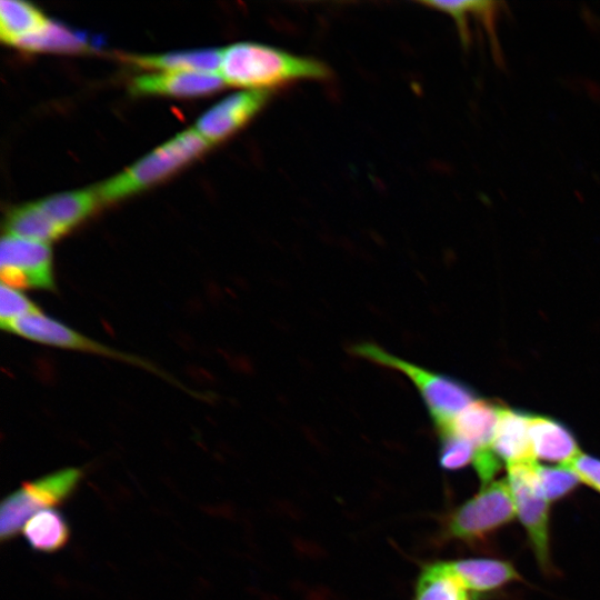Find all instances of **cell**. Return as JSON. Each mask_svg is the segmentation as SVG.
<instances>
[{
  "instance_id": "13",
  "label": "cell",
  "mask_w": 600,
  "mask_h": 600,
  "mask_svg": "<svg viewBox=\"0 0 600 600\" xmlns=\"http://www.w3.org/2000/svg\"><path fill=\"white\" fill-rule=\"evenodd\" d=\"M451 566L466 589L474 592H489L521 579L516 568L503 560L466 559L451 562Z\"/></svg>"
},
{
  "instance_id": "4",
  "label": "cell",
  "mask_w": 600,
  "mask_h": 600,
  "mask_svg": "<svg viewBox=\"0 0 600 600\" xmlns=\"http://www.w3.org/2000/svg\"><path fill=\"white\" fill-rule=\"evenodd\" d=\"M514 516L508 479L493 480L450 514L446 532L451 538L476 542L512 521Z\"/></svg>"
},
{
  "instance_id": "22",
  "label": "cell",
  "mask_w": 600,
  "mask_h": 600,
  "mask_svg": "<svg viewBox=\"0 0 600 600\" xmlns=\"http://www.w3.org/2000/svg\"><path fill=\"white\" fill-rule=\"evenodd\" d=\"M13 44L29 50H79L86 46L79 34L66 27L48 21L39 31L19 39Z\"/></svg>"
},
{
  "instance_id": "11",
  "label": "cell",
  "mask_w": 600,
  "mask_h": 600,
  "mask_svg": "<svg viewBox=\"0 0 600 600\" xmlns=\"http://www.w3.org/2000/svg\"><path fill=\"white\" fill-rule=\"evenodd\" d=\"M499 407L476 399L444 424L434 428L438 434L450 433L469 441L474 452L491 449Z\"/></svg>"
},
{
  "instance_id": "3",
  "label": "cell",
  "mask_w": 600,
  "mask_h": 600,
  "mask_svg": "<svg viewBox=\"0 0 600 600\" xmlns=\"http://www.w3.org/2000/svg\"><path fill=\"white\" fill-rule=\"evenodd\" d=\"M194 128L176 134L131 167L104 181L96 191L99 201L110 202L152 184L209 147Z\"/></svg>"
},
{
  "instance_id": "18",
  "label": "cell",
  "mask_w": 600,
  "mask_h": 600,
  "mask_svg": "<svg viewBox=\"0 0 600 600\" xmlns=\"http://www.w3.org/2000/svg\"><path fill=\"white\" fill-rule=\"evenodd\" d=\"M99 201L96 190H77L37 201L42 210L64 231L84 219Z\"/></svg>"
},
{
  "instance_id": "5",
  "label": "cell",
  "mask_w": 600,
  "mask_h": 600,
  "mask_svg": "<svg viewBox=\"0 0 600 600\" xmlns=\"http://www.w3.org/2000/svg\"><path fill=\"white\" fill-rule=\"evenodd\" d=\"M538 466L537 461L508 466V482L517 516L528 533L534 556L542 570L550 572V501L542 491Z\"/></svg>"
},
{
  "instance_id": "6",
  "label": "cell",
  "mask_w": 600,
  "mask_h": 600,
  "mask_svg": "<svg viewBox=\"0 0 600 600\" xmlns=\"http://www.w3.org/2000/svg\"><path fill=\"white\" fill-rule=\"evenodd\" d=\"M1 283L17 289L54 288L48 243L6 234L0 244Z\"/></svg>"
},
{
  "instance_id": "7",
  "label": "cell",
  "mask_w": 600,
  "mask_h": 600,
  "mask_svg": "<svg viewBox=\"0 0 600 600\" xmlns=\"http://www.w3.org/2000/svg\"><path fill=\"white\" fill-rule=\"evenodd\" d=\"M7 331L28 340L64 349L99 353L106 357L149 367L142 360L100 344L42 312L13 322Z\"/></svg>"
},
{
  "instance_id": "20",
  "label": "cell",
  "mask_w": 600,
  "mask_h": 600,
  "mask_svg": "<svg viewBox=\"0 0 600 600\" xmlns=\"http://www.w3.org/2000/svg\"><path fill=\"white\" fill-rule=\"evenodd\" d=\"M81 470L66 468L22 484V488L41 508L58 506L69 499L77 489Z\"/></svg>"
},
{
  "instance_id": "21",
  "label": "cell",
  "mask_w": 600,
  "mask_h": 600,
  "mask_svg": "<svg viewBox=\"0 0 600 600\" xmlns=\"http://www.w3.org/2000/svg\"><path fill=\"white\" fill-rule=\"evenodd\" d=\"M41 509L40 504L22 487L6 497L0 506L1 540L12 539Z\"/></svg>"
},
{
  "instance_id": "19",
  "label": "cell",
  "mask_w": 600,
  "mask_h": 600,
  "mask_svg": "<svg viewBox=\"0 0 600 600\" xmlns=\"http://www.w3.org/2000/svg\"><path fill=\"white\" fill-rule=\"evenodd\" d=\"M48 21L43 13L29 2L0 1V36L6 42L13 44L19 39L42 29Z\"/></svg>"
},
{
  "instance_id": "27",
  "label": "cell",
  "mask_w": 600,
  "mask_h": 600,
  "mask_svg": "<svg viewBox=\"0 0 600 600\" xmlns=\"http://www.w3.org/2000/svg\"><path fill=\"white\" fill-rule=\"evenodd\" d=\"M564 467L573 470L581 482L600 492V459L582 452Z\"/></svg>"
},
{
  "instance_id": "8",
  "label": "cell",
  "mask_w": 600,
  "mask_h": 600,
  "mask_svg": "<svg viewBox=\"0 0 600 600\" xmlns=\"http://www.w3.org/2000/svg\"><path fill=\"white\" fill-rule=\"evenodd\" d=\"M270 92L243 90L222 99L208 109L196 122L194 130L209 143L236 132L267 103Z\"/></svg>"
},
{
  "instance_id": "24",
  "label": "cell",
  "mask_w": 600,
  "mask_h": 600,
  "mask_svg": "<svg viewBox=\"0 0 600 600\" xmlns=\"http://www.w3.org/2000/svg\"><path fill=\"white\" fill-rule=\"evenodd\" d=\"M41 310L20 289L1 283L0 288V323L7 329L17 320Z\"/></svg>"
},
{
  "instance_id": "10",
  "label": "cell",
  "mask_w": 600,
  "mask_h": 600,
  "mask_svg": "<svg viewBox=\"0 0 600 600\" xmlns=\"http://www.w3.org/2000/svg\"><path fill=\"white\" fill-rule=\"evenodd\" d=\"M529 416L499 407L491 449L507 467L536 461L529 433Z\"/></svg>"
},
{
  "instance_id": "14",
  "label": "cell",
  "mask_w": 600,
  "mask_h": 600,
  "mask_svg": "<svg viewBox=\"0 0 600 600\" xmlns=\"http://www.w3.org/2000/svg\"><path fill=\"white\" fill-rule=\"evenodd\" d=\"M222 49H199L153 56H134L136 64L160 71H193L219 73Z\"/></svg>"
},
{
  "instance_id": "23",
  "label": "cell",
  "mask_w": 600,
  "mask_h": 600,
  "mask_svg": "<svg viewBox=\"0 0 600 600\" xmlns=\"http://www.w3.org/2000/svg\"><path fill=\"white\" fill-rule=\"evenodd\" d=\"M540 484L549 501L561 499L573 491L579 482L578 474L568 467L538 466Z\"/></svg>"
},
{
  "instance_id": "16",
  "label": "cell",
  "mask_w": 600,
  "mask_h": 600,
  "mask_svg": "<svg viewBox=\"0 0 600 600\" xmlns=\"http://www.w3.org/2000/svg\"><path fill=\"white\" fill-rule=\"evenodd\" d=\"M414 600H468V593L451 562H433L421 571Z\"/></svg>"
},
{
  "instance_id": "1",
  "label": "cell",
  "mask_w": 600,
  "mask_h": 600,
  "mask_svg": "<svg viewBox=\"0 0 600 600\" xmlns=\"http://www.w3.org/2000/svg\"><path fill=\"white\" fill-rule=\"evenodd\" d=\"M219 73L228 84L269 91L297 80L327 79L330 71L311 58L266 44L239 42L222 49Z\"/></svg>"
},
{
  "instance_id": "15",
  "label": "cell",
  "mask_w": 600,
  "mask_h": 600,
  "mask_svg": "<svg viewBox=\"0 0 600 600\" xmlns=\"http://www.w3.org/2000/svg\"><path fill=\"white\" fill-rule=\"evenodd\" d=\"M28 544L38 552L52 553L62 549L70 538V528L56 509L46 508L34 513L22 529Z\"/></svg>"
},
{
  "instance_id": "17",
  "label": "cell",
  "mask_w": 600,
  "mask_h": 600,
  "mask_svg": "<svg viewBox=\"0 0 600 600\" xmlns=\"http://www.w3.org/2000/svg\"><path fill=\"white\" fill-rule=\"evenodd\" d=\"M7 234L47 243L66 231L59 227L38 202L11 210L4 223Z\"/></svg>"
},
{
  "instance_id": "12",
  "label": "cell",
  "mask_w": 600,
  "mask_h": 600,
  "mask_svg": "<svg viewBox=\"0 0 600 600\" xmlns=\"http://www.w3.org/2000/svg\"><path fill=\"white\" fill-rule=\"evenodd\" d=\"M529 433L534 458L566 466L581 453L569 429L551 418L529 416Z\"/></svg>"
},
{
  "instance_id": "26",
  "label": "cell",
  "mask_w": 600,
  "mask_h": 600,
  "mask_svg": "<svg viewBox=\"0 0 600 600\" xmlns=\"http://www.w3.org/2000/svg\"><path fill=\"white\" fill-rule=\"evenodd\" d=\"M424 6L442 11L452 17L456 21L463 47L470 44V30L468 27V16L471 14L473 1H423Z\"/></svg>"
},
{
  "instance_id": "25",
  "label": "cell",
  "mask_w": 600,
  "mask_h": 600,
  "mask_svg": "<svg viewBox=\"0 0 600 600\" xmlns=\"http://www.w3.org/2000/svg\"><path fill=\"white\" fill-rule=\"evenodd\" d=\"M439 464L442 469L454 471L473 461L474 448L469 441L450 433L439 434Z\"/></svg>"
},
{
  "instance_id": "9",
  "label": "cell",
  "mask_w": 600,
  "mask_h": 600,
  "mask_svg": "<svg viewBox=\"0 0 600 600\" xmlns=\"http://www.w3.org/2000/svg\"><path fill=\"white\" fill-rule=\"evenodd\" d=\"M220 73L193 71H159L136 77L131 81L133 93L198 96L218 90L224 84Z\"/></svg>"
},
{
  "instance_id": "2",
  "label": "cell",
  "mask_w": 600,
  "mask_h": 600,
  "mask_svg": "<svg viewBox=\"0 0 600 600\" xmlns=\"http://www.w3.org/2000/svg\"><path fill=\"white\" fill-rule=\"evenodd\" d=\"M349 352L377 366L404 374L417 388L434 428L451 420L476 400L463 382L397 357L374 342H359Z\"/></svg>"
}]
</instances>
